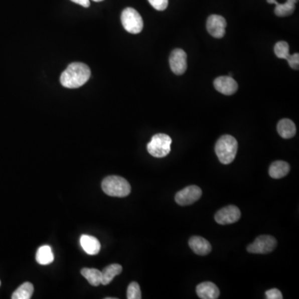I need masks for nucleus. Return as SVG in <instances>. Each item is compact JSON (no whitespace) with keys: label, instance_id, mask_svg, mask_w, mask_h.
I'll list each match as a JSON object with an SVG mask.
<instances>
[{"label":"nucleus","instance_id":"obj_7","mask_svg":"<svg viewBox=\"0 0 299 299\" xmlns=\"http://www.w3.org/2000/svg\"><path fill=\"white\" fill-rule=\"evenodd\" d=\"M202 196V191L199 186H187L176 194L175 200L178 205L186 206L192 205Z\"/></svg>","mask_w":299,"mask_h":299},{"label":"nucleus","instance_id":"obj_3","mask_svg":"<svg viewBox=\"0 0 299 299\" xmlns=\"http://www.w3.org/2000/svg\"><path fill=\"white\" fill-rule=\"evenodd\" d=\"M101 188L104 193L112 197H125L130 195V184L121 176H107L101 183Z\"/></svg>","mask_w":299,"mask_h":299},{"label":"nucleus","instance_id":"obj_1","mask_svg":"<svg viewBox=\"0 0 299 299\" xmlns=\"http://www.w3.org/2000/svg\"><path fill=\"white\" fill-rule=\"evenodd\" d=\"M91 77L89 67L82 63H73L61 74L60 82L67 88H78Z\"/></svg>","mask_w":299,"mask_h":299},{"label":"nucleus","instance_id":"obj_15","mask_svg":"<svg viewBox=\"0 0 299 299\" xmlns=\"http://www.w3.org/2000/svg\"><path fill=\"white\" fill-rule=\"evenodd\" d=\"M277 130L280 136L284 139L293 137L297 131L296 125L289 119H282L279 121L277 123Z\"/></svg>","mask_w":299,"mask_h":299},{"label":"nucleus","instance_id":"obj_30","mask_svg":"<svg viewBox=\"0 0 299 299\" xmlns=\"http://www.w3.org/2000/svg\"><path fill=\"white\" fill-rule=\"evenodd\" d=\"M0 285H1V282H0Z\"/></svg>","mask_w":299,"mask_h":299},{"label":"nucleus","instance_id":"obj_6","mask_svg":"<svg viewBox=\"0 0 299 299\" xmlns=\"http://www.w3.org/2000/svg\"><path fill=\"white\" fill-rule=\"evenodd\" d=\"M277 246V240L271 235H260L252 244H249L247 251L250 253L265 254L270 253Z\"/></svg>","mask_w":299,"mask_h":299},{"label":"nucleus","instance_id":"obj_10","mask_svg":"<svg viewBox=\"0 0 299 299\" xmlns=\"http://www.w3.org/2000/svg\"><path fill=\"white\" fill-rule=\"evenodd\" d=\"M226 25L225 19L217 15H210L206 23L208 33L216 39H221L224 36Z\"/></svg>","mask_w":299,"mask_h":299},{"label":"nucleus","instance_id":"obj_11","mask_svg":"<svg viewBox=\"0 0 299 299\" xmlns=\"http://www.w3.org/2000/svg\"><path fill=\"white\" fill-rule=\"evenodd\" d=\"M214 86L218 92L226 96L234 94L238 90V83L230 76L217 77L214 82Z\"/></svg>","mask_w":299,"mask_h":299},{"label":"nucleus","instance_id":"obj_16","mask_svg":"<svg viewBox=\"0 0 299 299\" xmlns=\"http://www.w3.org/2000/svg\"><path fill=\"white\" fill-rule=\"evenodd\" d=\"M289 165L282 161H277L272 163L268 171L269 176L273 179H280L287 176L289 172Z\"/></svg>","mask_w":299,"mask_h":299},{"label":"nucleus","instance_id":"obj_23","mask_svg":"<svg viewBox=\"0 0 299 299\" xmlns=\"http://www.w3.org/2000/svg\"><path fill=\"white\" fill-rule=\"evenodd\" d=\"M126 297L128 299H140L141 298V292L140 286L136 282H130L127 287Z\"/></svg>","mask_w":299,"mask_h":299},{"label":"nucleus","instance_id":"obj_2","mask_svg":"<svg viewBox=\"0 0 299 299\" xmlns=\"http://www.w3.org/2000/svg\"><path fill=\"white\" fill-rule=\"evenodd\" d=\"M237 152L238 142L232 135H222L215 144V153L222 164L229 165L234 162Z\"/></svg>","mask_w":299,"mask_h":299},{"label":"nucleus","instance_id":"obj_19","mask_svg":"<svg viewBox=\"0 0 299 299\" xmlns=\"http://www.w3.org/2000/svg\"><path fill=\"white\" fill-rule=\"evenodd\" d=\"M36 260L42 265H48L53 263L54 260V255L51 247L49 245L40 247L37 251Z\"/></svg>","mask_w":299,"mask_h":299},{"label":"nucleus","instance_id":"obj_5","mask_svg":"<svg viewBox=\"0 0 299 299\" xmlns=\"http://www.w3.org/2000/svg\"><path fill=\"white\" fill-rule=\"evenodd\" d=\"M121 24L124 29L132 34H140L143 29V20L140 14L132 8H126L121 14Z\"/></svg>","mask_w":299,"mask_h":299},{"label":"nucleus","instance_id":"obj_13","mask_svg":"<svg viewBox=\"0 0 299 299\" xmlns=\"http://www.w3.org/2000/svg\"><path fill=\"white\" fill-rule=\"evenodd\" d=\"M196 292L200 298L216 299L220 296V290L211 282H201L196 287Z\"/></svg>","mask_w":299,"mask_h":299},{"label":"nucleus","instance_id":"obj_8","mask_svg":"<svg viewBox=\"0 0 299 299\" xmlns=\"http://www.w3.org/2000/svg\"><path fill=\"white\" fill-rule=\"evenodd\" d=\"M169 63L175 74H184L187 69V54L183 49H176L170 56Z\"/></svg>","mask_w":299,"mask_h":299},{"label":"nucleus","instance_id":"obj_9","mask_svg":"<svg viewBox=\"0 0 299 299\" xmlns=\"http://www.w3.org/2000/svg\"><path fill=\"white\" fill-rule=\"evenodd\" d=\"M241 213L235 205H229L223 208L215 214V220L218 224H229L237 222L240 219Z\"/></svg>","mask_w":299,"mask_h":299},{"label":"nucleus","instance_id":"obj_17","mask_svg":"<svg viewBox=\"0 0 299 299\" xmlns=\"http://www.w3.org/2000/svg\"><path fill=\"white\" fill-rule=\"evenodd\" d=\"M268 4H273L276 5L275 8V15L278 17H287L292 15L294 12L295 4L291 2L289 0H287L284 4H278L276 0H267Z\"/></svg>","mask_w":299,"mask_h":299},{"label":"nucleus","instance_id":"obj_20","mask_svg":"<svg viewBox=\"0 0 299 299\" xmlns=\"http://www.w3.org/2000/svg\"><path fill=\"white\" fill-rule=\"evenodd\" d=\"M81 273L92 286L101 284V272L97 268H82Z\"/></svg>","mask_w":299,"mask_h":299},{"label":"nucleus","instance_id":"obj_29","mask_svg":"<svg viewBox=\"0 0 299 299\" xmlns=\"http://www.w3.org/2000/svg\"><path fill=\"white\" fill-rule=\"evenodd\" d=\"M95 2H101V1H103V0H93Z\"/></svg>","mask_w":299,"mask_h":299},{"label":"nucleus","instance_id":"obj_24","mask_svg":"<svg viewBox=\"0 0 299 299\" xmlns=\"http://www.w3.org/2000/svg\"><path fill=\"white\" fill-rule=\"evenodd\" d=\"M152 7L158 11H163L168 6V0H148Z\"/></svg>","mask_w":299,"mask_h":299},{"label":"nucleus","instance_id":"obj_4","mask_svg":"<svg viewBox=\"0 0 299 299\" xmlns=\"http://www.w3.org/2000/svg\"><path fill=\"white\" fill-rule=\"evenodd\" d=\"M172 142V138L167 134H157L152 136V140L148 143V152L157 158L167 157L171 152Z\"/></svg>","mask_w":299,"mask_h":299},{"label":"nucleus","instance_id":"obj_28","mask_svg":"<svg viewBox=\"0 0 299 299\" xmlns=\"http://www.w3.org/2000/svg\"><path fill=\"white\" fill-rule=\"evenodd\" d=\"M289 1H291V2H292V3H294L295 5H296V4H297V1H298V0H289Z\"/></svg>","mask_w":299,"mask_h":299},{"label":"nucleus","instance_id":"obj_25","mask_svg":"<svg viewBox=\"0 0 299 299\" xmlns=\"http://www.w3.org/2000/svg\"><path fill=\"white\" fill-rule=\"evenodd\" d=\"M288 63V65L295 70H297L299 67V54L294 53L292 55H289V57L286 59Z\"/></svg>","mask_w":299,"mask_h":299},{"label":"nucleus","instance_id":"obj_14","mask_svg":"<svg viewBox=\"0 0 299 299\" xmlns=\"http://www.w3.org/2000/svg\"><path fill=\"white\" fill-rule=\"evenodd\" d=\"M80 244L82 249L89 255H96L99 253L101 244L98 239L91 235L83 234L80 238Z\"/></svg>","mask_w":299,"mask_h":299},{"label":"nucleus","instance_id":"obj_12","mask_svg":"<svg viewBox=\"0 0 299 299\" xmlns=\"http://www.w3.org/2000/svg\"><path fill=\"white\" fill-rule=\"evenodd\" d=\"M189 245L193 250L194 253L198 255H207L212 249L210 242L200 236L191 237L189 240Z\"/></svg>","mask_w":299,"mask_h":299},{"label":"nucleus","instance_id":"obj_18","mask_svg":"<svg viewBox=\"0 0 299 299\" xmlns=\"http://www.w3.org/2000/svg\"><path fill=\"white\" fill-rule=\"evenodd\" d=\"M122 272V267L117 263L107 266L101 271V284L107 285L112 281L114 277Z\"/></svg>","mask_w":299,"mask_h":299},{"label":"nucleus","instance_id":"obj_21","mask_svg":"<svg viewBox=\"0 0 299 299\" xmlns=\"http://www.w3.org/2000/svg\"><path fill=\"white\" fill-rule=\"evenodd\" d=\"M34 293V285L31 282H24L21 286L18 287L13 293V299H29L31 298Z\"/></svg>","mask_w":299,"mask_h":299},{"label":"nucleus","instance_id":"obj_26","mask_svg":"<svg viewBox=\"0 0 299 299\" xmlns=\"http://www.w3.org/2000/svg\"><path fill=\"white\" fill-rule=\"evenodd\" d=\"M266 298L268 299H282V292L277 288L269 289L265 292Z\"/></svg>","mask_w":299,"mask_h":299},{"label":"nucleus","instance_id":"obj_27","mask_svg":"<svg viewBox=\"0 0 299 299\" xmlns=\"http://www.w3.org/2000/svg\"><path fill=\"white\" fill-rule=\"evenodd\" d=\"M71 1L75 3V4L81 5L82 7L88 8L90 6L89 0H71Z\"/></svg>","mask_w":299,"mask_h":299},{"label":"nucleus","instance_id":"obj_22","mask_svg":"<svg viewBox=\"0 0 299 299\" xmlns=\"http://www.w3.org/2000/svg\"><path fill=\"white\" fill-rule=\"evenodd\" d=\"M275 55L278 58L287 59L289 57V45L287 42L280 41L275 44L274 46Z\"/></svg>","mask_w":299,"mask_h":299}]
</instances>
